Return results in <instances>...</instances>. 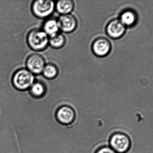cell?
<instances>
[{"label": "cell", "instance_id": "obj_1", "mask_svg": "<svg viewBox=\"0 0 153 153\" xmlns=\"http://www.w3.org/2000/svg\"><path fill=\"white\" fill-rule=\"evenodd\" d=\"M49 37L42 29H34L28 34L27 41L29 46L33 50L41 51L47 47Z\"/></svg>", "mask_w": 153, "mask_h": 153}, {"label": "cell", "instance_id": "obj_2", "mask_svg": "<svg viewBox=\"0 0 153 153\" xmlns=\"http://www.w3.org/2000/svg\"><path fill=\"white\" fill-rule=\"evenodd\" d=\"M35 81L32 73L28 70L22 69L14 73L12 79L13 86L19 90H25L31 87Z\"/></svg>", "mask_w": 153, "mask_h": 153}, {"label": "cell", "instance_id": "obj_3", "mask_svg": "<svg viewBox=\"0 0 153 153\" xmlns=\"http://www.w3.org/2000/svg\"><path fill=\"white\" fill-rule=\"evenodd\" d=\"M55 4L53 1L50 0H37L32 4V11L34 15L38 18H47L54 10Z\"/></svg>", "mask_w": 153, "mask_h": 153}, {"label": "cell", "instance_id": "obj_4", "mask_svg": "<svg viewBox=\"0 0 153 153\" xmlns=\"http://www.w3.org/2000/svg\"><path fill=\"white\" fill-rule=\"evenodd\" d=\"M111 148L117 153H125L130 149L131 141L128 136L122 133L114 134L110 139Z\"/></svg>", "mask_w": 153, "mask_h": 153}, {"label": "cell", "instance_id": "obj_5", "mask_svg": "<svg viewBox=\"0 0 153 153\" xmlns=\"http://www.w3.org/2000/svg\"><path fill=\"white\" fill-rule=\"evenodd\" d=\"M26 64L30 72L34 74H39L42 72L45 68V61L42 55L33 54L28 57Z\"/></svg>", "mask_w": 153, "mask_h": 153}, {"label": "cell", "instance_id": "obj_6", "mask_svg": "<svg viewBox=\"0 0 153 153\" xmlns=\"http://www.w3.org/2000/svg\"><path fill=\"white\" fill-rule=\"evenodd\" d=\"M92 49L94 54L97 56H106L110 52L111 44L108 39L100 37L94 41L92 45Z\"/></svg>", "mask_w": 153, "mask_h": 153}, {"label": "cell", "instance_id": "obj_7", "mask_svg": "<svg viewBox=\"0 0 153 153\" xmlns=\"http://www.w3.org/2000/svg\"><path fill=\"white\" fill-rule=\"evenodd\" d=\"M59 28L65 33H71L76 29L77 22L76 18L72 14L62 15L57 19Z\"/></svg>", "mask_w": 153, "mask_h": 153}, {"label": "cell", "instance_id": "obj_8", "mask_svg": "<svg viewBox=\"0 0 153 153\" xmlns=\"http://www.w3.org/2000/svg\"><path fill=\"white\" fill-rule=\"evenodd\" d=\"M126 31L125 25L120 20L111 21L106 27V32L109 37L113 39L119 38L124 35Z\"/></svg>", "mask_w": 153, "mask_h": 153}, {"label": "cell", "instance_id": "obj_9", "mask_svg": "<svg viewBox=\"0 0 153 153\" xmlns=\"http://www.w3.org/2000/svg\"><path fill=\"white\" fill-rule=\"evenodd\" d=\"M56 117L62 124L69 125L73 122L75 113L71 108L64 106L59 109L56 113Z\"/></svg>", "mask_w": 153, "mask_h": 153}, {"label": "cell", "instance_id": "obj_10", "mask_svg": "<svg viewBox=\"0 0 153 153\" xmlns=\"http://www.w3.org/2000/svg\"><path fill=\"white\" fill-rule=\"evenodd\" d=\"M59 30L58 20L54 18L47 20L43 25V30L47 34L49 37L58 34Z\"/></svg>", "mask_w": 153, "mask_h": 153}, {"label": "cell", "instance_id": "obj_11", "mask_svg": "<svg viewBox=\"0 0 153 153\" xmlns=\"http://www.w3.org/2000/svg\"><path fill=\"white\" fill-rule=\"evenodd\" d=\"M55 7L57 11L62 15L70 14L74 9V2L71 0L59 1L56 3Z\"/></svg>", "mask_w": 153, "mask_h": 153}, {"label": "cell", "instance_id": "obj_12", "mask_svg": "<svg viewBox=\"0 0 153 153\" xmlns=\"http://www.w3.org/2000/svg\"><path fill=\"white\" fill-rule=\"evenodd\" d=\"M120 20L124 25L131 26L136 22V14L133 11H126L121 14Z\"/></svg>", "mask_w": 153, "mask_h": 153}, {"label": "cell", "instance_id": "obj_13", "mask_svg": "<svg viewBox=\"0 0 153 153\" xmlns=\"http://www.w3.org/2000/svg\"><path fill=\"white\" fill-rule=\"evenodd\" d=\"M46 91V87L44 83L41 82L34 83L30 87V93L31 95L36 98L42 97Z\"/></svg>", "mask_w": 153, "mask_h": 153}, {"label": "cell", "instance_id": "obj_14", "mask_svg": "<svg viewBox=\"0 0 153 153\" xmlns=\"http://www.w3.org/2000/svg\"><path fill=\"white\" fill-rule=\"evenodd\" d=\"M42 73L44 76L47 79H54L58 75V68L55 65L50 63L45 65Z\"/></svg>", "mask_w": 153, "mask_h": 153}, {"label": "cell", "instance_id": "obj_15", "mask_svg": "<svg viewBox=\"0 0 153 153\" xmlns=\"http://www.w3.org/2000/svg\"><path fill=\"white\" fill-rule=\"evenodd\" d=\"M65 43V38L63 35L58 33L49 39V43L52 47L59 49L62 47Z\"/></svg>", "mask_w": 153, "mask_h": 153}, {"label": "cell", "instance_id": "obj_16", "mask_svg": "<svg viewBox=\"0 0 153 153\" xmlns=\"http://www.w3.org/2000/svg\"><path fill=\"white\" fill-rule=\"evenodd\" d=\"M96 153H117L113 149L109 147H105L101 148Z\"/></svg>", "mask_w": 153, "mask_h": 153}]
</instances>
